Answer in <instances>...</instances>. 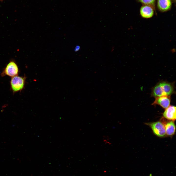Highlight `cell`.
I'll list each match as a JSON object with an SVG mask.
<instances>
[{
	"instance_id": "cell-1",
	"label": "cell",
	"mask_w": 176,
	"mask_h": 176,
	"mask_svg": "<svg viewBox=\"0 0 176 176\" xmlns=\"http://www.w3.org/2000/svg\"><path fill=\"white\" fill-rule=\"evenodd\" d=\"M174 92V84L163 81L158 83L153 88L151 96L155 98L162 96H170Z\"/></svg>"
},
{
	"instance_id": "cell-2",
	"label": "cell",
	"mask_w": 176,
	"mask_h": 176,
	"mask_svg": "<svg viewBox=\"0 0 176 176\" xmlns=\"http://www.w3.org/2000/svg\"><path fill=\"white\" fill-rule=\"evenodd\" d=\"M26 77L25 76H16L11 77L10 87L13 93L21 91L24 88Z\"/></svg>"
},
{
	"instance_id": "cell-3",
	"label": "cell",
	"mask_w": 176,
	"mask_h": 176,
	"mask_svg": "<svg viewBox=\"0 0 176 176\" xmlns=\"http://www.w3.org/2000/svg\"><path fill=\"white\" fill-rule=\"evenodd\" d=\"M19 72L18 66L14 60L10 61L1 74V77L8 76L11 77L18 75Z\"/></svg>"
},
{
	"instance_id": "cell-4",
	"label": "cell",
	"mask_w": 176,
	"mask_h": 176,
	"mask_svg": "<svg viewBox=\"0 0 176 176\" xmlns=\"http://www.w3.org/2000/svg\"><path fill=\"white\" fill-rule=\"evenodd\" d=\"M151 128L154 134L157 136L163 137H165L166 133L165 127L163 122L158 121L146 123Z\"/></svg>"
},
{
	"instance_id": "cell-5",
	"label": "cell",
	"mask_w": 176,
	"mask_h": 176,
	"mask_svg": "<svg viewBox=\"0 0 176 176\" xmlns=\"http://www.w3.org/2000/svg\"><path fill=\"white\" fill-rule=\"evenodd\" d=\"M171 101L170 96H162L155 98L153 105H158L166 109L170 106Z\"/></svg>"
},
{
	"instance_id": "cell-6",
	"label": "cell",
	"mask_w": 176,
	"mask_h": 176,
	"mask_svg": "<svg viewBox=\"0 0 176 176\" xmlns=\"http://www.w3.org/2000/svg\"><path fill=\"white\" fill-rule=\"evenodd\" d=\"M176 107L173 105L170 106L165 109L163 113L164 118L169 121H174L176 119Z\"/></svg>"
},
{
	"instance_id": "cell-7",
	"label": "cell",
	"mask_w": 176,
	"mask_h": 176,
	"mask_svg": "<svg viewBox=\"0 0 176 176\" xmlns=\"http://www.w3.org/2000/svg\"><path fill=\"white\" fill-rule=\"evenodd\" d=\"M140 14L143 18H149L152 17L153 15L154 11L153 7L151 6L144 5L141 8Z\"/></svg>"
},
{
	"instance_id": "cell-8",
	"label": "cell",
	"mask_w": 176,
	"mask_h": 176,
	"mask_svg": "<svg viewBox=\"0 0 176 176\" xmlns=\"http://www.w3.org/2000/svg\"><path fill=\"white\" fill-rule=\"evenodd\" d=\"M171 0H157V5L159 10L162 12L169 10L172 6Z\"/></svg>"
},
{
	"instance_id": "cell-9",
	"label": "cell",
	"mask_w": 176,
	"mask_h": 176,
	"mask_svg": "<svg viewBox=\"0 0 176 176\" xmlns=\"http://www.w3.org/2000/svg\"><path fill=\"white\" fill-rule=\"evenodd\" d=\"M164 123L165 127L166 135L169 136H172L174 135L176 131V126L174 121H170Z\"/></svg>"
},
{
	"instance_id": "cell-10",
	"label": "cell",
	"mask_w": 176,
	"mask_h": 176,
	"mask_svg": "<svg viewBox=\"0 0 176 176\" xmlns=\"http://www.w3.org/2000/svg\"><path fill=\"white\" fill-rule=\"evenodd\" d=\"M144 5L151 6L153 7L155 4L156 0H137Z\"/></svg>"
},
{
	"instance_id": "cell-11",
	"label": "cell",
	"mask_w": 176,
	"mask_h": 176,
	"mask_svg": "<svg viewBox=\"0 0 176 176\" xmlns=\"http://www.w3.org/2000/svg\"><path fill=\"white\" fill-rule=\"evenodd\" d=\"M80 46H79L78 45H77L74 49V51L75 52H77L80 49Z\"/></svg>"
},
{
	"instance_id": "cell-12",
	"label": "cell",
	"mask_w": 176,
	"mask_h": 176,
	"mask_svg": "<svg viewBox=\"0 0 176 176\" xmlns=\"http://www.w3.org/2000/svg\"></svg>"
}]
</instances>
